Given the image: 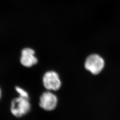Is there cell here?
I'll list each match as a JSON object with an SVG mask.
<instances>
[{
    "label": "cell",
    "instance_id": "cell-7",
    "mask_svg": "<svg viewBox=\"0 0 120 120\" xmlns=\"http://www.w3.org/2000/svg\"><path fill=\"white\" fill-rule=\"evenodd\" d=\"M1 91L0 89V99L1 98Z\"/></svg>",
    "mask_w": 120,
    "mask_h": 120
},
{
    "label": "cell",
    "instance_id": "cell-6",
    "mask_svg": "<svg viewBox=\"0 0 120 120\" xmlns=\"http://www.w3.org/2000/svg\"><path fill=\"white\" fill-rule=\"evenodd\" d=\"M16 90L19 94L20 95L19 96L29 98V95L26 90H23V89H22L19 87H16Z\"/></svg>",
    "mask_w": 120,
    "mask_h": 120
},
{
    "label": "cell",
    "instance_id": "cell-2",
    "mask_svg": "<svg viewBox=\"0 0 120 120\" xmlns=\"http://www.w3.org/2000/svg\"><path fill=\"white\" fill-rule=\"evenodd\" d=\"M86 69L93 74L97 75L101 73L105 66V61L98 54H93L89 56L86 60Z\"/></svg>",
    "mask_w": 120,
    "mask_h": 120
},
{
    "label": "cell",
    "instance_id": "cell-3",
    "mask_svg": "<svg viewBox=\"0 0 120 120\" xmlns=\"http://www.w3.org/2000/svg\"><path fill=\"white\" fill-rule=\"evenodd\" d=\"M43 84L45 88L49 91L58 90L61 85L59 75L52 71H48L44 74Z\"/></svg>",
    "mask_w": 120,
    "mask_h": 120
},
{
    "label": "cell",
    "instance_id": "cell-1",
    "mask_svg": "<svg viewBox=\"0 0 120 120\" xmlns=\"http://www.w3.org/2000/svg\"><path fill=\"white\" fill-rule=\"evenodd\" d=\"M31 105L29 98L19 96L13 99L11 105V112L14 116L17 117L27 114L30 111Z\"/></svg>",
    "mask_w": 120,
    "mask_h": 120
},
{
    "label": "cell",
    "instance_id": "cell-5",
    "mask_svg": "<svg viewBox=\"0 0 120 120\" xmlns=\"http://www.w3.org/2000/svg\"><path fill=\"white\" fill-rule=\"evenodd\" d=\"M20 61L22 65L26 67H31L36 64L38 59L35 56V51L33 49L26 48L22 51Z\"/></svg>",
    "mask_w": 120,
    "mask_h": 120
},
{
    "label": "cell",
    "instance_id": "cell-4",
    "mask_svg": "<svg viewBox=\"0 0 120 120\" xmlns=\"http://www.w3.org/2000/svg\"><path fill=\"white\" fill-rule=\"evenodd\" d=\"M57 101L55 95L49 91H47L43 93L40 97L39 105L45 110L52 111L56 108Z\"/></svg>",
    "mask_w": 120,
    "mask_h": 120
}]
</instances>
